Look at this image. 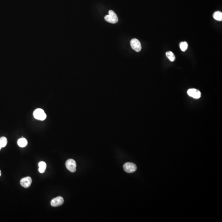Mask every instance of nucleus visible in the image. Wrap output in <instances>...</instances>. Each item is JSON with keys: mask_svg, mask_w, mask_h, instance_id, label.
<instances>
[{"mask_svg": "<svg viewBox=\"0 0 222 222\" xmlns=\"http://www.w3.org/2000/svg\"><path fill=\"white\" fill-rule=\"evenodd\" d=\"M123 168L124 171L126 173H134L137 170V167L135 164L132 162H126L124 164Z\"/></svg>", "mask_w": 222, "mask_h": 222, "instance_id": "nucleus-3", "label": "nucleus"}, {"mask_svg": "<svg viewBox=\"0 0 222 222\" xmlns=\"http://www.w3.org/2000/svg\"><path fill=\"white\" fill-rule=\"evenodd\" d=\"M180 48L183 51H185L188 47V43L186 42H181L180 44Z\"/></svg>", "mask_w": 222, "mask_h": 222, "instance_id": "nucleus-14", "label": "nucleus"}, {"mask_svg": "<svg viewBox=\"0 0 222 222\" xmlns=\"http://www.w3.org/2000/svg\"><path fill=\"white\" fill-rule=\"evenodd\" d=\"M166 57L169 59L171 62H173L175 60V56L172 51H169L166 52Z\"/></svg>", "mask_w": 222, "mask_h": 222, "instance_id": "nucleus-12", "label": "nucleus"}, {"mask_svg": "<svg viewBox=\"0 0 222 222\" xmlns=\"http://www.w3.org/2000/svg\"><path fill=\"white\" fill-rule=\"evenodd\" d=\"M39 166V172L41 173H43L45 171L46 167H47V164L45 162L41 161L38 164Z\"/></svg>", "mask_w": 222, "mask_h": 222, "instance_id": "nucleus-9", "label": "nucleus"}, {"mask_svg": "<svg viewBox=\"0 0 222 222\" xmlns=\"http://www.w3.org/2000/svg\"><path fill=\"white\" fill-rule=\"evenodd\" d=\"M18 145L20 147H25L28 144V142L25 138H21L18 140L17 142Z\"/></svg>", "mask_w": 222, "mask_h": 222, "instance_id": "nucleus-10", "label": "nucleus"}, {"mask_svg": "<svg viewBox=\"0 0 222 222\" xmlns=\"http://www.w3.org/2000/svg\"><path fill=\"white\" fill-rule=\"evenodd\" d=\"M7 139L5 137H3L0 138V146L2 148L5 147L7 144Z\"/></svg>", "mask_w": 222, "mask_h": 222, "instance_id": "nucleus-13", "label": "nucleus"}, {"mask_svg": "<svg viewBox=\"0 0 222 222\" xmlns=\"http://www.w3.org/2000/svg\"><path fill=\"white\" fill-rule=\"evenodd\" d=\"M32 182V181L31 178L29 177H27L23 178L21 180L20 184L22 187L25 188H28L31 186Z\"/></svg>", "mask_w": 222, "mask_h": 222, "instance_id": "nucleus-7", "label": "nucleus"}, {"mask_svg": "<svg viewBox=\"0 0 222 222\" xmlns=\"http://www.w3.org/2000/svg\"><path fill=\"white\" fill-rule=\"evenodd\" d=\"M33 115L35 118L41 121L45 120L47 117L45 113L43 110L41 109H37L35 110L33 113Z\"/></svg>", "mask_w": 222, "mask_h": 222, "instance_id": "nucleus-2", "label": "nucleus"}, {"mask_svg": "<svg viewBox=\"0 0 222 222\" xmlns=\"http://www.w3.org/2000/svg\"><path fill=\"white\" fill-rule=\"evenodd\" d=\"M1 170H0V176H1Z\"/></svg>", "mask_w": 222, "mask_h": 222, "instance_id": "nucleus-15", "label": "nucleus"}, {"mask_svg": "<svg viewBox=\"0 0 222 222\" xmlns=\"http://www.w3.org/2000/svg\"><path fill=\"white\" fill-rule=\"evenodd\" d=\"M213 17L214 19L219 21L222 20V13L220 11H216L213 14Z\"/></svg>", "mask_w": 222, "mask_h": 222, "instance_id": "nucleus-11", "label": "nucleus"}, {"mask_svg": "<svg viewBox=\"0 0 222 222\" xmlns=\"http://www.w3.org/2000/svg\"><path fill=\"white\" fill-rule=\"evenodd\" d=\"M64 203V199L62 197H58L52 199L51 205L53 207H59L62 205Z\"/></svg>", "mask_w": 222, "mask_h": 222, "instance_id": "nucleus-8", "label": "nucleus"}, {"mask_svg": "<svg viewBox=\"0 0 222 222\" xmlns=\"http://www.w3.org/2000/svg\"><path fill=\"white\" fill-rule=\"evenodd\" d=\"M66 166L68 170H69L70 172L75 173L76 170V162L72 159H70L67 160L66 163Z\"/></svg>", "mask_w": 222, "mask_h": 222, "instance_id": "nucleus-4", "label": "nucleus"}, {"mask_svg": "<svg viewBox=\"0 0 222 222\" xmlns=\"http://www.w3.org/2000/svg\"><path fill=\"white\" fill-rule=\"evenodd\" d=\"M105 19L107 22L111 23H116L118 21V18L114 11L110 10L109 11V15L105 17Z\"/></svg>", "mask_w": 222, "mask_h": 222, "instance_id": "nucleus-1", "label": "nucleus"}, {"mask_svg": "<svg viewBox=\"0 0 222 222\" xmlns=\"http://www.w3.org/2000/svg\"><path fill=\"white\" fill-rule=\"evenodd\" d=\"M2 147L1 146H0V150H1V149Z\"/></svg>", "mask_w": 222, "mask_h": 222, "instance_id": "nucleus-16", "label": "nucleus"}, {"mask_svg": "<svg viewBox=\"0 0 222 222\" xmlns=\"http://www.w3.org/2000/svg\"><path fill=\"white\" fill-rule=\"evenodd\" d=\"M187 94L190 97L197 99H199L201 96V93L200 91L195 88H191L188 90Z\"/></svg>", "mask_w": 222, "mask_h": 222, "instance_id": "nucleus-6", "label": "nucleus"}, {"mask_svg": "<svg viewBox=\"0 0 222 222\" xmlns=\"http://www.w3.org/2000/svg\"><path fill=\"white\" fill-rule=\"evenodd\" d=\"M130 45L132 48L136 52H140L142 49L141 43L138 39L134 38L130 41Z\"/></svg>", "mask_w": 222, "mask_h": 222, "instance_id": "nucleus-5", "label": "nucleus"}]
</instances>
